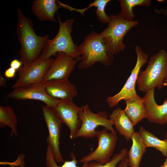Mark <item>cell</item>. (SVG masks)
<instances>
[{"label":"cell","instance_id":"1","mask_svg":"<svg viewBox=\"0 0 167 167\" xmlns=\"http://www.w3.org/2000/svg\"><path fill=\"white\" fill-rule=\"evenodd\" d=\"M18 20L16 33L20 48L18 54L23 65L32 63L39 58L49 36L37 35L32 20L26 17L19 8L17 9Z\"/></svg>","mask_w":167,"mask_h":167},{"label":"cell","instance_id":"2","mask_svg":"<svg viewBox=\"0 0 167 167\" xmlns=\"http://www.w3.org/2000/svg\"><path fill=\"white\" fill-rule=\"evenodd\" d=\"M80 56L78 68L84 70L99 62L107 66L113 60V55L109 52L107 46L100 33L92 31L85 36L81 44L77 46Z\"/></svg>","mask_w":167,"mask_h":167},{"label":"cell","instance_id":"3","mask_svg":"<svg viewBox=\"0 0 167 167\" xmlns=\"http://www.w3.org/2000/svg\"><path fill=\"white\" fill-rule=\"evenodd\" d=\"M56 14L59 25L58 32L54 38L47 40L38 60H48L52 56H56L57 53L63 52L78 61H80L77 46L74 43L71 35L74 20L67 19L62 22L57 13Z\"/></svg>","mask_w":167,"mask_h":167},{"label":"cell","instance_id":"4","mask_svg":"<svg viewBox=\"0 0 167 167\" xmlns=\"http://www.w3.org/2000/svg\"><path fill=\"white\" fill-rule=\"evenodd\" d=\"M167 76V53L161 49L150 58L145 69L139 72L136 83L138 90L146 92L148 90L161 89Z\"/></svg>","mask_w":167,"mask_h":167},{"label":"cell","instance_id":"5","mask_svg":"<svg viewBox=\"0 0 167 167\" xmlns=\"http://www.w3.org/2000/svg\"><path fill=\"white\" fill-rule=\"evenodd\" d=\"M111 19L107 27L100 33L103 38L109 53L113 55L123 50L126 45L123 40L126 34L138 22L123 18L119 13L111 15Z\"/></svg>","mask_w":167,"mask_h":167},{"label":"cell","instance_id":"6","mask_svg":"<svg viewBox=\"0 0 167 167\" xmlns=\"http://www.w3.org/2000/svg\"><path fill=\"white\" fill-rule=\"evenodd\" d=\"M82 110L79 114L81 122V126L75 135L74 139L78 137L91 138L96 136V129L99 126H103L110 132L117 134L113 129V124L106 111H99L97 113H92L88 105H85L81 107Z\"/></svg>","mask_w":167,"mask_h":167},{"label":"cell","instance_id":"7","mask_svg":"<svg viewBox=\"0 0 167 167\" xmlns=\"http://www.w3.org/2000/svg\"><path fill=\"white\" fill-rule=\"evenodd\" d=\"M98 144L96 148L90 154L83 156L79 162L83 164L96 161L103 164L109 161L113 156L118 137L117 134L109 132L104 128L96 131Z\"/></svg>","mask_w":167,"mask_h":167},{"label":"cell","instance_id":"8","mask_svg":"<svg viewBox=\"0 0 167 167\" xmlns=\"http://www.w3.org/2000/svg\"><path fill=\"white\" fill-rule=\"evenodd\" d=\"M135 50L137 54V61L130 75L119 92L113 96H108L106 99L109 106L111 108L116 105L121 100L125 101L138 95L135 84L141 68L148 62V55L138 46L135 47Z\"/></svg>","mask_w":167,"mask_h":167},{"label":"cell","instance_id":"9","mask_svg":"<svg viewBox=\"0 0 167 167\" xmlns=\"http://www.w3.org/2000/svg\"><path fill=\"white\" fill-rule=\"evenodd\" d=\"M43 116L48 131L47 139L48 145L50 147L54 159L57 162H63L59 144L62 124L54 109L46 105L42 108Z\"/></svg>","mask_w":167,"mask_h":167},{"label":"cell","instance_id":"10","mask_svg":"<svg viewBox=\"0 0 167 167\" xmlns=\"http://www.w3.org/2000/svg\"><path fill=\"white\" fill-rule=\"evenodd\" d=\"M6 97L17 100H34L41 101L45 105L53 109L55 108L60 101L47 94L42 82L14 88Z\"/></svg>","mask_w":167,"mask_h":167},{"label":"cell","instance_id":"11","mask_svg":"<svg viewBox=\"0 0 167 167\" xmlns=\"http://www.w3.org/2000/svg\"><path fill=\"white\" fill-rule=\"evenodd\" d=\"M53 58L45 61L37 60L34 62L23 65L18 71L19 77L12 88L25 86L32 84L42 82Z\"/></svg>","mask_w":167,"mask_h":167},{"label":"cell","instance_id":"12","mask_svg":"<svg viewBox=\"0 0 167 167\" xmlns=\"http://www.w3.org/2000/svg\"><path fill=\"white\" fill-rule=\"evenodd\" d=\"M78 61L63 52L57 53L44 75L42 83L68 79Z\"/></svg>","mask_w":167,"mask_h":167},{"label":"cell","instance_id":"13","mask_svg":"<svg viewBox=\"0 0 167 167\" xmlns=\"http://www.w3.org/2000/svg\"><path fill=\"white\" fill-rule=\"evenodd\" d=\"M54 109L62 124H66L69 128L70 138L74 139L81 125L79 114L82 107L77 106L73 101L60 100Z\"/></svg>","mask_w":167,"mask_h":167},{"label":"cell","instance_id":"14","mask_svg":"<svg viewBox=\"0 0 167 167\" xmlns=\"http://www.w3.org/2000/svg\"><path fill=\"white\" fill-rule=\"evenodd\" d=\"M154 89L148 90L143 97L146 110V118L150 122L160 124L167 123V99L161 105L156 102Z\"/></svg>","mask_w":167,"mask_h":167},{"label":"cell","instance_id":"15","mask_svg":"<svg viewBox=\"0 0 167 167\" xmlns=\"http://www.w3.org/2000/svg\"><path fill=\"white\" fill-rule=\"evenodd\" d=\"M43 83L47 94L50 97L58 99L60 101H73L78 94L75 85L68 79Z\"/></svg>","mask_w":167,"mask_h":167},{"label":"cell","instance_id":"16","mask_svg":"<svg viewBox=\"0 0 167 167\" xmlns=\"http://www.w3.org/2000/svg\"><path fill=\"white\" fill-rule=\"evenodd\" d=\"M55 0H35L31 6L33 14L40 20L55 22L54 14L60 7Z\"/></svg>","mask_w":167,"mask_h":167},{"label":"cell","instance_id":"17","mask_svg":"<svg viewBox=\"0 0 167 167\" xmlns=\"http://www.w3.org/2000/svg\"><path fill=\"white\" fill-rule=\"evenodd\" d=\"M119 134L129 141L135 131L134 125L124 110L117 107L110 114L109 118Z\"/></svg>","mask_w":167,"mask_h":167},{"label":"cell","instance_id":"18","mask_svg":"<svg viewBox=\"0 0 167 167\" xmlns=\"http://www.w3.org/2000/svg\"><path fill=\"white\" fill-rule=\"evenodd\" d=\"M126 104L124 112L134 126L146 117V110L143 97L138 95L125 101Z\"/></svg>","mask_w":167,"mask_h":167},{"label":"cell","instance_id":"19","mask_svg":"<svg viewBox=\"0 0 167 167\" xmlns=\"http://www.w3.org/2000/svg\"><path fill=\"white\" fill-rule=\"evenodd\" d=\"M131 139L132 145L128 151V165L129 167H139L147 148L138 132L135 131Z\"/></svg>","mask_w":167,"mask_h":167},{"label":"cell","instance_id":"20","mask_svg":"<svg viewBox=\"0 0 167 167\" xmlns=\"http://www.w3.org/2000/svg\"><path fill=\"white\" fill-rule=\"evenodd\" d=\"M138 132L147 148H154L163 156L167 157V139H160L142 126H140Z\"/></svg>","mask_w":167,"mask_h":167},{"label":"cell","instance_id":"21","mask_svg":"<svg viewBox=\"0 0 167 167\" xmlns=\"http://www.w3.org/2000/svg\"><path fill=\"white\" fill-rule=\"evenodd\" d=\"M17 119L14 109L10 105L0 106V127L11 130V136H17Z\"/></svg>","mask_w":167,"mask_h":167},{"label":"cell","instance_id":"22","mask_svg":"<svg viewBox=\"0 0 167 167\" xmlns=\"http://www.w3.org/2000/svg\"><path fill=\"white\" fill-rule=\"evenodd\" d=\"M121 9L119 14L124 19L132 21L135 17L133 8L136 6H151L150 0H119Z\"/></svg>","mask_w":167,"mask_h":167},{"label":"cell","instance_id":"23","mask_svg":"<svg viewBox=\"0 0 167 167\" xmlns=\"http://www.w3.org/2000/svg\"><path fill=\"white\" fill-rule=\"evenodd\" d=\"M70 157L71 159V161H64L63 164L58 166L55 161L51 149L50 147L48 145L45 152V165L46 167H87V163L84 164L81 166H78L77 164L78 161L74 153L72 152L70 153Z\"/></svg>","mask_w":167,"mask_h":167},{"label":"cell","instance_id":"24","mask_svg":"<svg viewBox=\"0 0 167 167\" xmlns=\"http://www.w3.org/2000/svg\"><path fill=\"white\" fill-rule=\"evenodd\" d=\"M128 151L127 148H122L119 153L114 154L108 162L102 164L96 161H91L88 163L87 167H116L118 163L127 157Z\"/></svg>","mask_w":167,"mask_h":167},{"label":"cell","instance_id":"25","mask_svg":"<svg viewBox=\"0 0 167 167\" xmlns=\"http://www.w3.org/2000/svg\"><path fill=\"white\" fill-rule=\"evenodd\" d=\"M111 0H95L93 2L94 6L96 8L95 13L97 19L102 23H109L111 19V16L107 15L105 8L107 4Z\"/></svg>","mask_w":167,"mask_h":167},{"label":"cell","instance_id":"26","mask_svg":"<svg viewBox=\"0 0 167 167\" xmlns=\"http://www.w3.org/2000/svg\"><path fill=\"white\" fill-rule=\"evenodd\" d=\"M16 70L10 67L6 69L4 73V76L8 79H12L15 77Z\"/></svg>","mask_w":167,"mask_h":167},{"label":"cell","instance_id":"27","mask_svg":"<svg viewBox=\"0 0 167 167\" xmlns=\"http://www.w3.org/2000/svg\"><path fill=\"white\" fill-rule=\"evenodd\" d=\"M10 65L11 67L18 71L22 67L23 64L19 59H15L11 61Z\"/></svg>","mask_w":167,"mask_h":167},{"label":"cell","instance_id":"28","mask_svg":"<svg viewBox=\"0 0 167 167\" xmlns=\"http://www.w3.org/2000/svg\"><path fill=\"white\" fill-rule=\"evenodd\" d=\"M128 166V158L127 157L119 163L118 167H127Z\"/></svg>","mask_w":167,"mask_h":167},{"label":"cell","instance_id":"29","mask_svg":"<svg viewBox=\"0 0 167 167\" xmlns=\"http://www.w3.org/2000/svg\"><path fill=\"white\" fill-rule=\"evenodd\" d=\"M6 79L2 75V73L0 74V86L5 87L6 85Z\"/></svg>","mask_w":167,"mask_h":167},{"label":"cell","instance_id":"30","mask_svg":"<svg viewBox=\"0 0 167 167\" xmlns=\"http://www.w3.org/2000/svg\"><path fill=\"white\" fill-rule=\"evenodd\" d=\"M159 167H167V157L163 164Z\"/></svg>","mask_w":167,"mask_h":167},{"label":"cell","instance_id":"31","mask_svg":"<svg viewBox=\"0 0 167 167\" xmlns=\"http://www.w3.org/2000/svg\"><path fill=\"white\" fill-rule=\"evenodd\" d=\"M167 86V76L165 79L163 83V86Z\"/></svg>","mask_w":167,"mask_h":167},{"label":"cell","instance_id":"32","mask_svg":"<svg viewBox=\"0 0 167 167\" xmlns=\"http://www.w3.org/2000/svg\"><path fill=\"white\" fill-rule=\"evenodd\" d=\"M165 138L166 139H167V131L166 132L165 134Z\"/></svg>","mask_w":167,"mask_h":167}]
</instances>
